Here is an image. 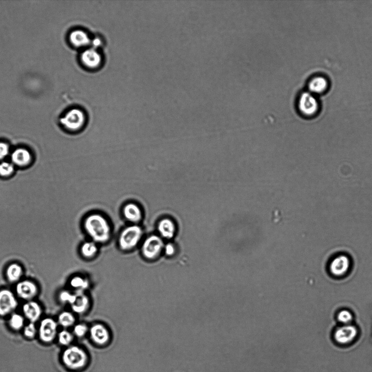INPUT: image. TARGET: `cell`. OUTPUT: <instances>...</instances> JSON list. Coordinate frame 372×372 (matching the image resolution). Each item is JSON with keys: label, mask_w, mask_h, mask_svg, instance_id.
<instances>
[{"label": "cell", "mask_w": 372, "mask_h": 372, "mask_svg": "<svg viewBox=\"0 0 372 372\" xmlns=\"http://www.w3.org/2000/svg\"><path fill=\"white\" fill-rule=\"evenodd\" d=\"M63 360L67 367L76 370L84 367L87 363V357L82 349L74 346L66 350L63 355Z\"/></svg>", "instance_id": "obj_4"}, {"label": "cell", "mask_w": 372, "mask_h": 372, "mask_svg": "<svg viewBox=\"0 0 372 372\" xmlns=\"http://www.w3.org/2000/svg\"><path fill=\"white\" fill-rule=\"evenodd\" d=\"M73 303L71 305L74 311L77 314L85 313L89 306V299L82 291H77Z\"/></svg>", "instance_id": "obj_16"}, {"label": "cell", "mask_w": 372, "mask_h": 372, "mask_svg": "<svg viewBox=\"0 0 372 372\" xmlns=\"http://www.w3.org/2000/svg\"><path fill=\"white\" fill-rule=\"evenodd\" d=\"M164 251L166 256H172L175 253V248L173 244L169 243L164 246Z\"/></svg>", "instance_id": "obj_33"}, {"label": "cell", "mask_w": 372, "mask_h": 372, "mask_svg": "<svg viewBox=\"0 0 372 372\" xmlns=\"http://www.w3.org/2000/svg\"><path fill=\"white\" fill-rule=\"evenodd\" d=\"M23 312L25 317L29 320L31 323H35L40 318L42 310L40 305L34 301H29L23 307Z\"/></svg>", "instance_id": "obj_13"}, {"label": "cell", "mask_w": 372, "mask_h": 372, "mask_svg": "<svg viewBox=\"0 0 372 372\" xmlns=\"http://www.w3.org/2000/svg\"><path fill=\"white\" fill-rule=\"evenodd\" d=\"M164 248V242L157 235L149 237L144 242L142 251L143 256L148 259L156 258Z\"/></svg>", "instance_id": "obj_6"}, {"label": "cell", "mask_w": 372, "mask_h": 372, "mask_svg": "<svg viewBox=\"0 0 372 372\" xmlns=\"http://www.w3.org/2000/svg\"><path fill=\"white\" fill-rule=\"evenodd\" d=\"M10 148L8 144L3 142H0V161L2 162L9 155Z\"/></svg>", "instance_id": "obj_32"}, {"label": "cell", "mask_w": 372, "mask_h": 372, "mask_svg": "<svg viewBox=\"0 0 372 372\" xmlns=\"http://www.w3.org/2000/svg\"><path fill=\"white\" fill-rule=\"evenodd\" d=\"M338 320L342 323L348 324L353 320V315L349 310H343L338 313Z\"/></svg>", "instance_id": "obj_29"}, {"label": "cell", "mask_w": 372, "mask_h": 372, "mask_svg": "<svg viewBox=\"0 0 372 372\" xmlns=\"http://www.w3.org/2000/svg\"><path fill=\"white\" fill-rule=\"evenodd\" d=\"M298 110L303 118H312L319 112L318 100L313 94L309 92H303L298 99Z\"/></svg>", "instance_id": "obj_2"}, {"label": "cell", "mask_w": 372, "mask_h": 372, "mask_svg": "<svg viewBox=\"0 0 372 372\" xmlns=\"http://www.w3.org/2000/svg\"><path fill=\"white\" fill-rule=\"evenodd\" d=\"M91 337L93 342L103 345L109 340V333L106 327L101 324L93 325L90 330Z\"/></svg>", "instance_id": "obj_14"}, {"label": "cell", "mask_w": 372, "mask_h": 372, "mask_svg": "<svg viewBox=\"0 0 372 372\" xmlns=\"http://www.w3.org/2000/svg\"><path fill=\"white\" fill-rule=\"evenodd\" d=\"M88 331L87 326L84 324H79L75 326L74 328V334L79 337L84 336Z\"/></svg>", "instance_id": "obj_31"}, {"label": "cell", "mask_w": 372, "mask_h": 372, "mask_svg": "<svg viewBox=\"0 0 372 372\" xmlns=\"http://www.w3.org/2000/svg\"><path fill=\"white\" fill-rule=\"evenodd\" d=\"M58 330V323L52 318L43 319L39 327V335L40 339L44 342H52L56 337Z\"/></svg>", "instance_id": "obj_8"}, {"label": "cell", "mask_w": 372, "mask_h": 372, "mask_svg": "<svg viewBox=\"0 0 372 372\" xmlns=\"http://www.w3.org/2000/svg\"><path fill=\"white\" fill-rule=\"evenodd\" d=\"M81 60L82 63L88 68H95L101 64L102 58L95 49L91 48L82 53Z\"/></svg>", "instance_id": "obj_15"}, {"label": "cell", "mask_w": 372, "mask_h": 372, "mask_svg": "<svg viewBox=\"0 0 372 372\" xmlns=\"http://www.w3.org/2000/svg\"><path fill=\"white\" fill-rule=\"evenodd\" d=\"M358 335L356 327L346 325L339 327L335 332L334 338L336 341L342 345H346L353 342Z\"/></svg>", "instance_id": "obj_9"}, {"label": "cell", "mask_w": 372, "mask_h": 372, "mask_svg": "<svg viewBox=\"0 0 372 372\" xmlns=\"http://www.w3.org/2000/svg\"><path fill=\"white\" fill-rule=\"evenodd\" d=\"M37 329L34 323H30L24 327V334L29 338L34 337L36 334Z\"/></svg>", "instance_id": "obj_30"}, {"label": "cell", "mask_w": 372, "mask_h": 372, "mask_svg": "<svg viewBox=\"0 0 372 372\" xmlns=\"http://www.w3.org/2000/svg\"><path fill=\"white\" fill-rule=\"evenodd\" d=\"M14 165L12 162L2 161L0 163V176L1 177H9L14 173Z\"/></svg>", "instance_id": "obj_26"}, {"label": "cell", "mask_w": 372, "mask_h": 372, "mask_svg": "<svg viewBox=\"0 0 372 372\" xmlns=\"http://www.w3.org/2000/svg\"><path fill=\"white\" fill-rule=\"evenodd\" d=\"M75 297V294H72L67 291H64L59 294V299L64 303H68L71 305L74 303Z\"/></svg>", "instance_id": "obj_28"}, {"label": "cell", "mask_w": 372, "mask_h": 372, "mask_svg": "<svg viewBox=\"0 0 372 372\" xmlns=\"http://www.w3.org/2000/svg\"><path fill=\"white\" fill-rule=\"evenodd\" d=\"M124 215L127 220L133 223H138L142 218L141 208L135 203H129L125 205Z\"/></svg>", "instance_id": "obj_20"}, {"label": "cell", "mask_w": 372, "mask_h": 372, "mask_svg": "<svg viewBox=\"0 0 372 372\" xmlns=\"http://www.w3.org/2000/svg\"><path fill=\"white\" fill-rule=\"evenodd\" d=\"M157 229L160 236L166 240L173 238L176 232L174 221L168 218L161 220L158 223Z\"/></svg>", "instance_id": "obj_17"}, {"label": "cell", "mask_w": 372, "mask_h": 372, "mask_svg": "<svg viewBox=\"0 0 372 372\" xmlns=\"http://www.w3.org/2000/svg\"><path fill=\"white\" fill-rule=\"evenodd\" d=\"M18 303L14 293L7 289L0 291V316L12 313L18 307Z\"/></svg>", "instance_id": "obj_7"}, {"label": "cell", "mask_w": 372, "mask_h": 372, "mask_svg": "<svg viewBox=\"0 0 372 372\" xmlns=\"http://www.w3.org/2000/svg\"><path fill=\"white\" fill-rule=\"evenodd\" d=\"M38 289L35 283L30 280L21 281L16 286L18 296L26 301H30L37 294Z\"/></svg>", "instance_id": "obj_10"}, {"label": "cell", "mask_w": 372, "mask_h": 372, "mask_svg": "<svg viewBox=\"0 0 372 372\" xmlns=\"http://www.w3.org/2000/svg\"><path fill=\"white\" fill-rule=\"evenodd\" d=\"M349 267V259L344 255H341L333 260L330 266L331 273L337 276L345 274Z\"/></svg>", "instance_id": "obj_12"}, {"label": "cell", "mask_w": 372, "mask_h": 372, "mask_svg": "<svg viewBox=\"0 0 372 372\" xmlns=\"http://www.w3.org/2000/svg\"><path fill=\"white\" fill-rule=\"evenodd\" d=\"M59 342L63 346H68L73 340V336L67 330H63L59 333Z\"/></svg>", "instance_id": "obj_27"}, {"label": "cell", "mask_w": 372, "mask_h": 372, "mask_svg": "<svg viewBox=\"0 0 372 372\" xmlns=\"http://www.w3.org/2000/svg\"><path fill=\"white\" fill-rule=\"evenodd\" d=\"M84 228L94 243H107L111 237V227L108 221L99 214L88 215L84 221Z\"/></svg>", "instance_id": "obj_1"}, {"label": "cell", "mask_w": 372, "mask_h": 372, "mask_svg": "<svg viewBox=\"0 0 372 372\" xmlns=\"http://www.w3.org/2000/svg\"><path fill=\"white\" fill-rule=\"evenodd\" d=\"M11 162L15 166L24 167L31 162L32 155L28 150L19 148L14 150L10 155Z\"/></svg>", "instance_id": "obj_11"}, {"label": "cell", "mask_w": 372, "mask_h": 372, "mask_svg": "<svg viewBox=\"0 0 372 372\" xmlns=\"http://www.w3.org/2000/svg\"><path fill=\"white\" fill-rule=\"evenodd\" d=\"M70 41L74 47L77 48L87 46L91 42L87 33L81 30L72 31L70 33Z\"/></svg>", "instance_id": "obj_18"}, {"label": "cell", "mask_w": 372, "mask_h": 372, "mask_svg": "<svg viewBox=\"0 0 372 372\" xmlns=\"http://www.w3.org/2000/svg\"><path fill=\"white\" fill-rule=\"evenodd\" d=\"M142 236L143 230L140 226L135 225L127 227L119 238L120 248L124 251L131 250L140 243Z\"/></svg>", "instance_id": "obj_3"}, {"label": "cell", "mask_w": 372, "mask_h": 372, "mask_svg": "<svg viewBox=\"0 0 372 372\" xmlns=\"http://www.w3.org/2000/svg\"><path fill=\"white\" fill-rule=\"evenodd\" d=\"M89 285V281L87 279L80 276H74L70 281L71 286L76 289L77 291L84 292Z\"/></svg>", "instance_id": "obj_23"}, {"label": "cell", "mask_w": 372, "mask_h": 372, "mask_svg": "<svg viewBox=\"0 0 372 372\" xmlns=\"http://www.w3.org/2000/svg\"><path fill=\"white\" fill-rule=\"evenodd\" d=\"M85 121V116L82 111L73 109L69 111L60 120V123L66 129L75 131L81 128Z\"/></svg>", "instance_id": "obj_5"}, {"label": "cell", "mask_w": 372, "mask_h": 372, "mask_svg": "<svg viewBox=\"0 0 372 372\" xmlns=\"http://www.w3.org/2000/svg\"><path fill=\"white\" fill-rule=\"evenodd\" d=\"M23 269L20 265L16 263L11 264L6 270L8 280L12 283L18 281L23 275Z\"/></svg>", "instance_id": "obj_21"}, {"label": "cell", "mask_w": 372, "mask_h": 372, "mask_svg": "<svg viewBox=\"0 0 372 372\" xmlns=\"http://www.w3.org/2000/svg\"><path fill=\"white\" fill-rule=\"evenodd\" d=\"M75 318L73 314L68 311L61 313L58 316V323L65 327H68L75 323Z\"/></svg>", "instance_id": "obj_24"}, {"label": "cell", "mask_w": 372, "mask_h": 372, "mask_svg": "<svg viewBox=\"0 0 372 372\" xmlns=\"http://www.w3.org/2000/svg\"><path fill=\"white\" fill-rule=\"evenodd\" d=\"M24 323L23 316L17 313H14L11 315L9 320V324L11 328L14 330H19L23 328Z\"/></svg>", "instance_id": "obj_25"}, {"label": "cell", "mask_w": 372, "mask_h": 372, "mask_svg": "<svg viewBox=\"0 0 372 372\" xmlns=\"http://www.w3.org/2000/svg\"><path fill=\"white\" fill-rule=\"evenodd\" d=\"M91 43L94 48L98 47L99 46H101V41L99 40V38L94 39V40H93Z\"/></svg>", "instance_id": "obj_34"}, {"label": "cell", "mask_w": 372, "mask_h": 372, "mask_svg": "<svg viewBox=\"0 0 372 372\" xmlns=\"http://www.w3.org/2000/svg\"><path fill=\"white\" fill-rule=\"evenodd\" d=\"M329 86L328 81L325 77L317 76L313 77L308 83L309 92L312 94H320L326 91Z\"/></svg>", "instance_id": "obj_19"}, {"label": "cell", "mask_w": 372, "mask_h": 372, "mask_svg": "<svg viewBox=\"0 0 372 372\" xmlns=\"http://www.w3.org/2000/svg\"><path fill=\"white\" fill-rule=\"evenodd\" d=\"M98 248L94 242H85L81 247V253L86 258H91L97 254Z\"/></svg>", "instance_id": "obj_22"}]
</instances>
